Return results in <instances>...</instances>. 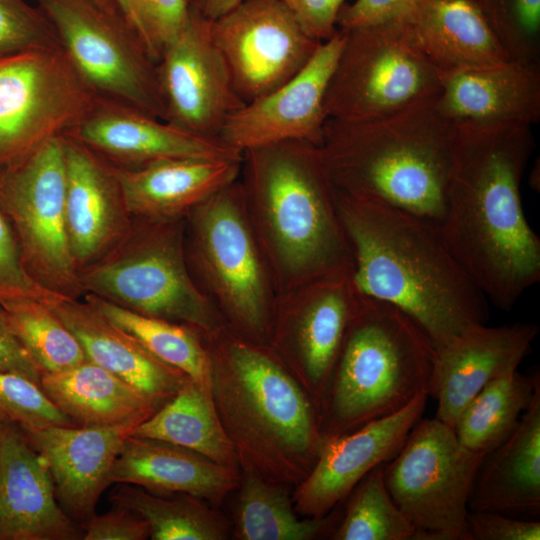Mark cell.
I'll return each mask as SVG.
<instances>
[{
    "mask_svg": "<svg viewBox=\"0 0 540 540\" xmlns=\"http://www.w3.org/2000/svg\"><path fill=\"white\" fill-rule=\"evenodd\" d=\"M452 166L440 230L488 302L510 311L540 281V239L522 205L535 148L531 126L453 122Z\"/></svg>",
    "mask_w": 540,
    "mask_h": 540,
    "instance_id": "6da1fadb",
    "label": "cell"
},
{
    "mask_svg": "<svg viewBox=\"0 0 540 540\" xmlns=\"http://www.w3.org/2000/svg\"><path fill=\"white\" fill-rule=\"evenodd\" d=\"M334 191L358 293L403 311L435 349L471 325L486 324L488 300L439 225L381 201Z\"/></svg>",
    "mask_w": 540,
    "mask_h": 540,
    "instance_id": "7a4b0ae2",
    "label": "cell"
},
{
    "mask_svg": "<svg viewBox=\"0 0 540 540\" xmlns=\"http://www.w3.org/2000/svg\"><path fill=\"white\" fill-rule=\"evenodd\" d=\"M211 394L245 471L279 483H301L324 438L310 395L262 344L229 327L204 337Z\"/></svg>",
    "mask_w": 540,
    "mask_h": 540,
    "instance_id": "3957f363",
    "label": "cell"
},
{
    "mask_svg": "<svg viewBox=\"0 0 540 540\" xmlns=\"http://www.w3.org/2000/svg\"><path fill=\"white\" fill-rule=\"evenodd\" d=\"M241 186L278 295L352 270L335 191L318 146L285 141L243 152Z\"/></svg>",
    "mask_w": 540,
    "mask_h": 540,
    "instance_id": "277c9868",
    "label": "cell"
},
{
    "mask_svg": "<svg viewBox=\"0 0 540 540\" xmlns=\"http://www.w3.org/2000/svg\"><path fill=\"white\" fill-rule=\"evenodd\" d=\"M437 96L374 120L328 118L319 150L334 189L387 203L440 226L454 123L439 109Z\"/></svg>",
    "mask_w": 540,
    "mask_h": 540,
    "instance_id": "5b68a950",
    "label": "cell"
},
{
    "mask_svg": "<svg viewBox=\"0 0 540 540\" xmlns=\"http://www.w3.org/2000/svg\"><path fill=\"white\" fill-rule=\"evenodd\" d=\"M435 347L407 314L359 293L318 416L323 438L389 416L429 395Z\"/></svg>",
    "mask_w": 540,
    "mask_h": 540,
    "instance_id": "8992f818",
    "label": "cell"
},
{
    "mask_svg": "<svg viewBox=\"0 0 540 540\" xmlns=\"http://www.w3.org/2000/svg\"><path fill=\"white\" fill-rule=\"evenodd\" d=\"M186 218L136 219L104 256L78 272L84 294L131 311L189 326L203 337L224 327L198 286L185 248Z\"/></svg>",
    "mask_w": 540,
    "mask_h": 540,
    "instance_id": "52a82bcc",
    "label": "cell"
},
{
    "mask_svg": "<svg viewBox=\"0 0 540 540\" xmlns=\"http://www.w3.org/2000/svg\"><path fill=\"white\" fill-rule=\"evenodd\" d=\"M186 220L202 291L232 330L256 343L267 341L279 295L239 179L196 206Z\"/></svg>",
    "mask_w": 540,
    "mask_h": 540,
    "instance_id": "ba28073f",
    "label": "cell"
},
{
    "mask_svg": "<svg viewBox=\"0 0 540 540\" xmlns=\"http://www.w3.org/2000/svg\"><path fill=\"white\" fill-rule=\"evenodd\" d=\"M342 31L325 97L328 118L374 120L439 94L440 74L415 45L408 22Z\"/></svg>",
    "mask_w": 540,
    "mask_h": 540,
    "instance_id": "9c48e42d",
    "label": "cell"
},
{
    "mask_svg": "<svg viewBox=\"0 0 540 540\" xmlns=\"http://www.w3.org/2000/svg\"><path fill=\"white\" fill-rule=\"evenodd\" d=\"M484 456L464 448L435 417L417 421L383 465L384 484L415 540H468V502Z\"/></svg>",
    "mask_w": 540,
    "mask_h": 540,
    "instance_id": "30bf717a",
    "label": "cell"
},
{
    "mask_svg": "<svg viewBox=\"0 0 540 540\" xmlns=\"http://www.w3.org/2000/svg\"><path fill=\"white\" fill-rule=\"evenodd\" d=\"M99 99L165 121L157 62L124 17L94 0H36Z\"/></svg>",
    "mask_w": 540,
    "mask_h": 540,
    "instance_id": "8fae6325",
    "label": "cell"
},
{
    "mask_svg": "<svg viewBox=\"0 0 540 540\" xmlns=\"http://www.w3.org/2000/svg\"><path fill=\"white\" fill-rule=\"evenodd\" d=\"M64 136L0 167V210L15 236L28 273L43 287L80 298L65 219Z\"/></svg>",
    "mask_w": 540,
    "mask_h": 540,
    "instance_id": "7c38bea8",
    "label": "cell"
},
{
    "mask_svg": "<svg viewBox=\"0 0 540 540\" xmlns=\"http://www.w3.org/2000/svg\"><path fill=\"white\" fill-rule=\"evenodd\" d=\"M99 100L62 48L0 56V167L74 130Z\"/></svg>",
    "mask_w": 540,
    "mask_h": 540,
    "instance_id": "4fadbf2b",
    "label": "cell"
},
{
    "mask_svg": "<svg viewBox=\"0 0 540 540\" xmlns=\"http://www.w3.org/2000/svg\"><path fill=\"white\" fill-rule=\"evenodd\" d=\"M211 35L245 104L290 80L322 43L280 0H242L211 21Z\"/></svg>",
    "mask_w": 540,
    "mask_h": 540,
    "instance_id": "5bb4252c",
    "label": "cell"
},
{
    "mask_svg": "<svg viewBox=\"0 0 540 540\" xmlns=\"http://www.w3.org/2000/svg\"><path fill=\"white\" fill-rule=\"evenodd\" d=\"M165 121L219 139L228 118L244 106L211 35V21L191 7L184 29L157 62Z\"/></svg>",
    "mask_w": 540,
    "mask_h": 540,
    "instance_id": "9a60e30c",
    "label": "cell"
},
{
    "mask_svg": "<svg viewBox=\"0 0 540 540\" xmlns=\"http://www.w3.org/2000/svg\"><path fill=\"white\" fill-rule=\"evenodd\" d=\"M344 33L322 42L309 62L271 93L244 104L224 124L219 139L243 152L285 141L320 146L328 119L325 97Z\"/></svg>",
    "mask_w": 540,
    "mask_h": 540,
    "instance_id": "2e32d148",
    "label": "cell"
},
{
    "mask_svg": "<svg viewBox=\"0 0 540 540\" xmlns=\"http://www.w3.org/2000/svg\"><path fill=\"white\" fill-rule=\"evenodd\" d=\"M359 293L351 270L312 280L278 297L272 331L288 338L317 411Z\"/></svg>",
    "mask_w": 540,
    "mask_h": 540,
    "instance_id": "e0dca14e",
    "label": "cell"
},
{
    "mask_svg": "<svg viewBox=\"0 0 540 540\" xmlns=\"http://www.w3.org/2000/svg\"><path fill=\"white\" fill-rule=\"evenodd\" d=\"M428 396L421 393L389 416L325 438L314 466L297 485L296 512L308 517L326 515L346 499L370 471L393 458L421 418Z\"/></svg>",
    "mask_w": 540,
    "mask_h": 540,
    "instance_id": "ac0fdd59",
    "label": "cell"
},
{
    "mask_svg": "<svg viewBox=\"0 0 540 540\" xmlns=\"http://www.w3.org/2000/svg\"><path fill=\"white\" fill-rule=\"evenodd\" d=\"M534 323L467 327L435 349L429 395L435 418L453 429L466 405L491 381L517 370L539 333Z\"/></svg>",
    "mask_w": 540,
    "mask_h": 540,
    "instance_id": "d6986e66",
    "label": "cell"
},
{
    "mask_svg": "<svg viewBox=\"0 0 540 540\" xmlns=\"http://www.w3.org/2000/svg\"><path fill=\"white\" fill-rule=\"evenodd\" d=\"M119 168L170 159H242L220 139L199 136L166 121L99 100L91 113L66 133Z\"/></svg>",
    "mask_w": 540,
    "mask_h": 540,
    "instance_id": "ffe728a7",
    "label": "cell"
},
{
    "mask_svg": "<svg viewBox=\"0 0 540 540\" xmlns=\"http://www.w3.org/2000/svg\"><path fill=\"white\" fill-rule=\"evenodd\" d=\"M46 462L22 428L0 418V540H78Z\"/></svg>",
    "mask_w": 540,
    "mask_h": 540,
    "instance_id": "44dd1931",
    "label": "cell"
},
{
    "mask_svg": "<svg viewBox=\"0 0 540 540\" xmlns=\"http://www.w3.org/2000/svg\"><path fill=\"white\" fill-rule=\"evenodd\" d=\"M65 219L78 272L109 252L129 231L128 213L116 168L69 134H64Z\"/></svg>",
    "mask_w": 540,
    "mask_h": 540,
    "instance_id": "7402d4cb",
    "label": "cell"
},
{
    "mask_svg": "<svg viewBox=\"0 0 540 540\" xmlns=\"http://www.w3.org/2000/svg\"><path fill=\"white\" fill-rule=\"evenodd\" d=\"M137 425L22 428L46 462L60 506L79 525L95 513L99 498L112 484L114 462Z\"/></svg>",
    "mask_w": 540,
    "mask_h": 540,
    "instance_id": "603a6c76",
    "label": "cell"
},
{
    "mask_svg": "<svg viewBox=\"0 0 540 540\" xmlns=\"http://www.w3.org/2000/svg\"><path fill=\"white\" fill-rule=\"evenodd\" d=\"M240 160L170 159L136 168H116L130 216L179 220L200 203L240 177Z\"/></svg>",
    "mask_w": 540,
    "mask_h": 540,
    "instance_id": "cb8c5ba5",
    "label": "cell"
},
{
    "mask_svg": "<svg viewBox=\"0 0 540 540\" xmlns=\"http://www.w3.org/2000/svg\"><path fill=\"white\" fill-rule=\"evenodd\" d=\"M48 305L79 341L88 361L119 376L160 407L189 379L157 359L86 300L64 297Z\"/></svg>",
    "mask_w": 540,
    "mask_h": 540,
    "instance_id": "d4e9b609",
    "label": "cell"
},
{
    "mask_svg": "<svg viewBox=\"0 0 540 540\" xmlns=\"http://www.w3.org/2000/svg\"><path fill=\"white\" fill-rule=\"evenodd\" d=\"M437 104L452 122L540 120V69L514 61L440 74Z\"/></svg>",
    "mask_w": 540,
    "mask_h": 540,
    "instance_id": "484cf974",
    "label": "cell"
},
{
    "mask_svg": "<svg viewBox=\"0 0 540 540\" xmlns=\"http://www.w3.org/2000/svg\"><path fill=\"white\" fill-rule=\"evenodd\" d=\"M111 483L131 484L157 494L184 493L220 503L239 483L237 470L182 446L128 436L114 462Z\"/></svg>",
    "mask_w": 540,
    "mask_h": 540,
    "instance_id": "4316f807",
    "label": "cell"
},
{
    "mask_svg": "<svg viewBox=\"0 0 540 540\" xmlns=\"http://www.w3.org/2000/svg\"><path fill=\"white\" fill-rule=\"evenodd\" d=\"M468 508L504 514L540 512V385L516 428L486 454Z\"/></svg>",
    "mask_w": 540,
    "mask_h": 540,
    "instance_id": "83f0119b",
    "label": "cell"
},
{
    "mask_svg": "<svg viewBox=\"0 0 540 540\" xmlns=\"http://www.w3.org/2000/svg\"><path fill=\"white\" fill-rule=\"evenodd\" d=\"M411 37L439 74L509 61L477 0H419Z\"/></svg>",
    "mask_w": 540,
    "mask_h": 540,
    "instance_id": "f1b7e54d",
    "label": "cell"
},
{
    "mask_svg": "<svg viewBox=\"0 0 540 540\" xmlns=\"http://www.w3.org/2000/svg\"><path fill=\"white\" fill-rule=\"evenodd\" d=\"M40 386L79 427L140 424L160 408L128 382L88 360L61 372L42 374Z\"/></svg>",
    "mask_w": 540,
    "mask_h": 540,
    "instance_id": "f546056e",
    "label": "cell"
},
{
    "mask_svg": "<svg viewBox=\"0 0 540 540\" xmlns=\"http://www.w3.org/2000/svg\"><path fill=\"white\" fill-rule=\"evenodd\" d=\"M131 435L167 441L237 470V454L219 417L211 387L191 379Z\"/></svg>",
    "mask_w": 540,
    "mask_h": 540,
    "instance_id": "4dcf8cb0",
    "label": "cell"
},
{
    "mask_svg": "<svg viewBox=\"0 0 540 540\" xmlns=\"http://www.w3.org/2000/svg\"><path fill=\"white\" fill-rule=\"evenodd\" d=\"M282 485L245 471L235 510L237 538L310 540L334 532L336 513L300 519Z\"/></svg>",
    "mask_w": 540,
    "mask_h": 540,
    "instance_id": "1f68e13d",
    "label": "cell"
},
{
    "mask_svg": "<svg viewBox=\"0 0 540 540\" xmlns=\"http://www.w3.org/2000/svg\"><path fill=\"white\" fill-rule=\"evenodd\" d=\"M539 385V373L518 370L488 383L459 415L453 427L458 442L478 454L494 450L516 428Z\"/></svg>",
    "mask_w": 540,
    "mask_h": 540,
    "instance_id": "d6a6232c",
    "label": "cell"
},
{
    "mask_svg": "<svg viewBox=\"0 0 540 540\" xmlns=\"http://www.w3.org/2000/svg\"><path fill=\"white\" fill-rule=\"evenodd\" d=\"M82 297L157 359L192 381L211 387L210 357L199 332L183 324L131 311L93 294Z\"/></svg>",
    "mask_w": 540,
    "mask_h": 540,
    "instance_id": "836d02e7",
    "label": "cell"
},
{
    "mask_svg": "<svg viewBox=\"0 0 540 540\" xmlns=\"http://www.w3.org/2000/svg\"><path fill=\"white\" fill-rule=\"evenodd\" d=\"M112 505L124 507L146 521L153 540H223L227 523L204 500L179 493L157 494L131 484H120L109 495Z\"/></svg>",
    "mask_w": 540,
    "mask_h": 540,
    "instance_id": "e575fe53",
    "label": "cell"
},
{
    "mask_svg": "<svg viewBox=\"0 0 540 540\" xmlns=\"http://www.w3.org/2000/svg\"><path fill=\"white\" fill-rule=\"evenodd\" d=\"M15 336L44 373H57L87 360L83 348L47 303L19 299L0 304Z\"/></svg>",
    "mask_w": 540,
    "mask_h": 540,
    "instance_id": "d590c367",
    "label": "cell"
},
{
    "mask_svg": "<svg viewBox=\"0 0 540 540\" xmlns=\"http://www.w3.org/2000/svg\"><path fill=\"white\" fill-rule=\"evenodd\" d=\"M383 465L370 471L349 493L332 539L415 540L412 525L384 484Z\"/></svg>",
    "mask_w": 540,
    "mask_h": 540,
    "instance_id": "8d00e7d4",
    "label": "cell"
},
{
    "mask_svg": "<svg viewBox=\"0 0 540 540\" xmlns=\"http://www.w3.org/2000/svg\"><path fill=\"white\" fill-rule=\"evenodd\" d=\"M511 61L540 69V0H477Z\"/></svg>",
    "mask_w": 540,
    "mask_h": 540,
    "instance_id": "74e56055",
    "label": "cell"
},
{
    "mask_svg": "<svg viewBox=\"0 0 540 540\" xmlns=\"http://www.w3.org/2000/svg\"><path fill=\"white\" fill-rule=\"evenodd\" d=\"M0 418L23 429L75 426L32 380L0 371Z\"/></svg>",
    "mask_w": 540,
    "mask_h": 540,
    "instance_id": "f35d334b",
    "label": "cell"
},
{
    "mask_svg": "<svg viewBox=\"0 0 540 540\" xmlns=\"http://www.w3.org/2000/svg\"><path fill=\"white\" fill-rule=\"evenodd\" d=\"M191 7V0H130L129 25L156 62L184 29Z\"/></svg>",
    "mask_w": 540,
    "mask_h": 540,
    "instance_id": "ab89813d",
    "label": "cell"
},
{
    "mask_svg": "<svg viewBox=\"0 0 540 540\" xmlns=\"http://www.w3.org/2000/svg\"><path fill=\"white\" fill-rule=\"evenodd\" d=\"M35 48H62L50 21L25 0H0V56Z\"/></svg>",
    "mask_w": 540,
    "mask_h": 540,
    "instance_id": "60d3db41",
    "label": "cell"
},
{
    "mask_svg": "<svg viewBox=\"0 0 540 540\" xmlns=\"http://www.w3.org/2000/svg\"><path fill=\"white\" fill-rule=\"evenodd\" d=\"M64 297L43 287L28 273L13 231L0 210V304L19 299L51 304Z\"/></svg>",
    "mask_w": 540,
    "mask_h": 540,
    "instance_id": "b9f144b4",
    "label": "cell"
},
{
    "mask_svg": "<svg viewBox=\"0 0 540 540\" xmlns=\"http://www.w3.org/2000/svg\"><path fill=\"white\" fill-rule=\"evenodd\" d=\"M419 0H356L344 4L337 17L342 30L392 22H409Z\"/></svg>",
    "mask_w": 540,
    "mask_h": 540,
    "instance_id": "7bdbcfd3",
    "label": "cell"
},
{
    "mask_svg": "<svg viewBox=\"0 0 540 540\" xmlns=\"http://www.w3.org/2000/svg\"><path fill=\"white\" fill-rule=\"evenodd\" d=\"M467 532L468 540H539L540 522L501 512L469 510Z\"/></svg>",
    "mask_w": 540,
    "mask_h": 540,
    "instance_id": "ee69618b",
    "label": "cell"
},
{
    "mask_svg": "<svg viewBox=\"0 0 540 540\" xmlns=\"http://www.w3.org/2000/svg\"><path fill=\"white\" fill-rule=\"evenodd\" d=\"M84 540H144L150 538L149 526L136 513L120 506L94 513L80 524Z\"/></svg>",
    "mask_w": 540,
    "mask_h": 540,
    "instance_id": "f6af8a7d",
    "label": "cell"
},
{
    "mask_svg": "<svg viewBox=\"0 0 540 540\" xmlns=\"http://www.w3.org/2000/svg\"><path fill=\"white\" fill-rule=\"evenodd\" d=\"M313 39L325 42L338 30L337 17L344 0H280Z\"/></svg>",
    "mask_w": 540,
    "mask_h": 540,
    "instance_id": "bcb514c9",
    "label": "cell"
},
{
    "mask_svg": "<svg viewBox=\"0 0 540 540\" xmlns=\"http://www.w3.org/2000/svg\"><path fill=\"white\" fill-rule=\"evenodd\" d=\"M0 371L22 375L40 386L42 372L12 331L0 305ZM41 387V386H40Z\"/></svg>",
    "mask_w": 540,
    "mask_h": 540,
    "instance_id": "7dc6e473",
    "label": "cell"
},
{
    "mask_svg": "<svg viewBox=\"0 0 540 540\" xmlns=\"http://www.w3.org/2000/svg\"><path fill=\"white\" fill-rule=\"evenodd\" d=\"M242 0H191V6L213 21L235 8Z\"/></svg>",
    "mask_w": 540,
    "mask_h": 540,
    "instance_id": "c3c4849f",
    "label": "cell"
},
{
    "mask_svg": "<svg viewBox=\"0 0 540 540\" xmlns=\"http://www.w3.org/2000/svg\"><path fill=\"white\" fill-rule=\"evenodd\" d=\"M114 2L116 3L122 16L125 18V20L129 24L130 0H114Z\"/></svg>",
    "mask_w": 540,
    "mask_h": 540,
    "instance_id": "681fc988",
    "label": "cell"
},
{
    "mask_svg": "<svg viewBox=\"0 0 540 540\" xmlns=\"http://www.w3.org/2000/svg\"><path fill=\"white\" fill-rule=\"evenodd\" d=\"M99 6L102 8L112 12V13H118L120 14V11L118 10V7L114 0H94Z\"/></svg>",
    "mask_w": 540,
    "mask_h": 540,
    "instance_id": "f907efd6",
    "label": "cell"
}]
</instances>
